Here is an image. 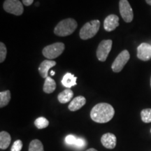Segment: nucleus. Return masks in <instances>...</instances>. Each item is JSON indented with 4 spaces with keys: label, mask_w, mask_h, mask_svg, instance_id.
<instances>
[{
    "label": "nucleus",
    "mask_w": 151,
    "mask_h": 151,
    "mask_svg": "<svg viewBox=\"0 0 151 151\" xmlns=\"http://www.w3.org/2000/svg\"><path fill=\"white\" fill-rule=\"evenodd\" d=\"M130 58V54L127 50H124L117 56L113 61L111 69L113 72L119 73L123 69L124 65L127 63Z\"/></svg>",
    "instance_id": "nucleus-6"
},
{
    "label": "nucleus",
    "mask_w": 151,
    "mask_h": 151,
    "mask_svg": "<svg viewBox=\"0 0 151 151\" xmlns=\"http://www.w3.org/2000/svg\"><path fill=\"white\" fill-rule=\"evenodd\" d=\"M29 151H44L42 143L39 139H34L29 143Z\"/></svg>",
    "instance_id": "nucleus-19"
},
{
    "label": "nucleus",
    "mask_w": 151,
    "mask_h": 151,
    "mask_svg": "<svg viewBox=\"0 0 151 151\" xmlns=\"http://www.w3.org/2000/svg\"><path fill=\"white\" fill-rule=\"evenodd\" d=\"M119 9H120V15L124 22H131L133 20V10L127 0H120Z\"/></svg>",
    "instance_id": "nucleus-8"
},
{
    "label": "nucleus",
    "mask_w": 151,
    "mask_h": 151,
    "mask_svg": "<svg viewBox=\"0 0 151 151\" xmlns=\"http://www.w3.org/2000/svg\"><path fill=\"white\" fill-rule=\"evenodd\" d=\"M86 151H98V150H96V149H94V148H89V149H88V150H86Z\"/></svg>",
    "instance_id": "nucleus-26"
},
{
    "label": "nucleus",
    "mask_w": 151,
    "mask_h": 151,
    "mask_svg": "<svg viewBox=\"0 0 151 151\" xmlns=\"http://www.w3.org/2000/svg\"><path fill=\"white\" fill-rule=\"evenodd\" d=\"M11 141V137L8 132L2 131L0 133V148L6 150L8 148Z\"/></svg>",
    "instance_id": "nucleus-16"
},
{
    "label": "nucleus",
    "mask_w": 151,
    "mask_h": 151,
    "mask_svg": "<svg viewBox=\"0 0 151 151\" xmlns=\"http://www.w3.org/2000/svg\"><path fill=\"white\" fill-rule=\"evenodd\" d=\"M73 92L71 89L67 88L64 91L58 94V99L59 101V102L61 104H66L69 101H70V100L73 98Z\"/></svg>",
    "instance_id": "nucleus-15"
},
{
    "label": "nucleus",
    "mask_w": 151,
    "mask_h": 151,
    "mask_svg": "<svg viewBox=\"0 0 151 151\" xmlns=\"http://www.w3.org/2000/svg\"><path fill=\"white\" fill-rule=\"evenodd\" d=\"M22 146L23 144H22V141L16 140L11 147V151H20L22 148Z\"/></svg>",
    "instance_id": "nucleus-24"
},
{
    "label": "nucleus",
    "mask_w": 151,
    "mask_h": 151,
    "mask_svg": "<svg viewBox=\"0 0 151 151\" xmlns=\"http://www.w3.org/2000/svg\"><path fill=\"white\" fill-rule=\"evenodd\" d=\"M65 46L63 43L57 42L53 44L48 45L43 49V55L48 60H53L61 55L64 52Z\"/></svg>",
    "instance_id": "nucleus-4"
},
{
    "label": "nucleus",
    "mask_w": 151,
    "mask_h": 151,
    "mask_svg": "<svg viewBox=\"0 0 151 151\" xmlns=\"http://www.w3.org/2000/svg\"><path fill=\"white\" fill-rule=\"evenodd\" d=\"M150 132H151V129H150Z\"/></svg>",
    "instance_id": "nucleus-30"
},
{
    "label": "nucleus",
    "mask_w": 151,
    "mask_h": 151,
    "mask_svg": "<svg viewBox=\"0 0 151 151\" xmlns=\"http://www.w3.org/2000/svg\"><path fill=\"white\" fill-rule=\"evenodd\" d=\"M3 7L5 11L15 16H21L24 12L23 4L19 0H5Z\"/></svg>",
    "instance_id": "nucleus-5"
},
{
    "label": "nucleus",
    "mask_w": 151,
    "mask_h": 151,
    "mask_svg": "<svg viewBox=\"0 0 151 151\" xmlns=\"http://www.w3.org/2000/svg\"><path fill=\"white\" fill-rule=\"evenodd\" d=\"M150 87H151V78H150Z\"/></svg>",
    "instance_id": "nucleus-29"
},
{
    "label": "nucleus",
    "mask_w": 151,
    "mask_h": 151,
    "mask_svg": "<svg viewBox=\"0 0 151 151\" xmlns=\"http://www.w3.org/2000/svg\"><path fill=\"white\" fill-rule=\"evenodd\" d=\"M78 138L79 137H76V136L75 135H67V137H65V143H67V145H69V146H72L76 147L77 143H78Z\"/></svg>",
    "instance_id": "nucleus-22"
},
{
    "label": "nucleus",
    "mask_w": 151,
    "mask_h": 151,
    "mask_svg": "<svg viewBox=\"0 0 151 151\" xmlns=\"http://www.w3.org/2000/svg\"><path fill=\"white\" fill-rule=\"evenodd\" d=\"M35 124L38 129H44L49 125V121L44 117H39L35 120Z\"/></svg>",
    "instance_id": "nucleus-20"
},
{
    "label": "nucleus",
    "mask_w": 151,
    "mask_h": 151,
    "mask_svg": "<svg viewBox=\"0 0 151 151\" xmlns=\"http://www.w3.org/2000/svg\"><path fill=\"white\" fill-rule=\"evenodd\" d=\"M100 27L99 20H93L87 22L83 26L80 30L79 35L83 40H88L97 35Z\"/></svg>",
    "instance_id": "nucleus-3"
},
{
    "label": "nucleus",
    "mask_w": 151,
    "mask_h": 151,
    "mask_svg": "<svg viewBox=\"0 0 151 151\" xmlns=\"http://www.w3.org/2000/svg\"><path fill=\"white\" fill-rule=\"evenodd\" d=\"M51 75H55L54 71H51Z\"/></svg>",
    "instance_id": "nucleus-28"
},
{
    "label": "nucleus",
    "mask_w": 151,
    "mask_h": 151,
    "mask_svg": "<svg viewBox=\"0 0 151 151\" xmlns=\"http://www.w3.org/2000/svg\"><path fill=\"white\" fill-rule=\"evenodd\" d=\"M137 58L142 61H148L151 59V45L142 43L137 48Z\"/></svg>",
    "instance_id": "nucleus-9"
},
{
    "label": "nucleus",
    "mask_w": 151,
    "mask_h": 151,
    "mask_svg": "<svg viewBox=\"0 0 151 151\" xmlns=\"http://www.w3.org/2000/svg\"><path fill=\"white\" fill-rule=\"evenodd\" d=\"M7 55V49L6 47L5 44L2 42L0 43V62L2 63L3 62H4L6 58Z\"/></svg>",
    "instance_id": "nucleus-23"
},
{
    "label": "nucleus",
    "mask_w": 151,
    "mask_h": 151,
    "mask_svg": "<svg viewBox=\"0 0 151 151\" xmlns=\"http://www.w3.org/2000/svg\"><path fill=\"white\" fill-rule=\"evenodd\" d=\"M56 89V83L51 77L48 76L45 80L43 90L47 94L52 93Z\"/></svg>",
    "instance_id": "nucleus-17"
},
{
    "label": "nucleus",
    "mask_w": 151,
    "mask_h": 151,
    "mask_svg": "<svg viewBox=\"0 0 151 151\" xmlns=\"http://www.w3.org/2000/svg\"><path fill=\"white\" fill-rule=\"evenodd\" d=\"M56 65V62L53 60H46L40 64L39 67V72L41 76L43 78H46L48 77V71L52 67Z\"/></svg>",
    "instance_id": "nucleus-11"
},
{
    "label": "nucleus",
    "mask_w": 151,
    "mask_h": 151,
    "mask_svg": "<svg viewBox=\"0 0 151 151\" xmlns=\"http://www.w3.org/2000/svg\"><path fill=\"white\" fill-rule=\"evenodd\" d=\"M141 120L145 123L151 122V109H143L141 112Z\"/></svg>",
    "instance_id": "nucleus-21"
},
{
    "label": "nucleus",
    "mask_w": 151,
    "mask_h": 151,
    "mask_svg": "<svg viewBox=\"0 0 151 151\" xmlns=\"http://www.w3.org/2000/svg\"><path fill=\"white\" fill-rule=\"evenodd\" d=\"M77 77L75 76L72 73L67 72L66 74L64 76L62 80V84L63 85L65 88L70 89L73 86H76L77 83Z\"/></svg>",
    "instance_id": "nucleus-14"
},
{
    "label": "nucleus",
    "mask_w": 151,
    "mask_h": 151,
    "mask_svg": "<svg viewBox=\"0 0 151 151\" xmlns=\"http://www.w3.org/2000/svg\"><path fill=\"white\" fill-rule=\"evenodd\" d=\"M101 142L105 148L113 149L116 146V137L112 133L104 134L101 138Z\"/></svg>",
    "instance_id": "nucleus-12"
},
{
    "label": "nucleus",
    "mask_w": 151,
    "mask_h": 151,
    "mask_svg": "<svg viewBox=\"0 0 151 151\" xmlns=\"http://www.w3.org/2000/svg\"><path fill=\"white\" fill-rule=\"evenodd\" d=\"M119 26V17L116 15H109L105 18L104 28L106 32H112Z\"/></svg>",
    "instance_id": "nucleus-10"
},
{
    "label": "nucleus",
    "mask_w": 151,
    "mask_h": 151,
    "mask_svg": "<svg viewBox=\"0 0 151 151\" xmlns=\"http://www.w3.org/2000/svg\"><path fill=\"white\" fill-rule=\"evenodd\" d=\"M11 100V92L6 90L0 92V107L3 108L9 103Z\"/></svg>",
    "instance_id": "nucleus-18"
},
{
    "label": "nucleus",
    "mask_w": 151,
    "mask_h": 151,
    "mask_svg": "<svg viewBox=\"0 0 151 151\" xmlns=\"http://www.w3.org/2000/svg\"><path fill=\"white\" fill-rule=\"evenodd\" d=\"M114 115V109L107 103L97 104L90 111V118L97 123H106L113 118Z\"/></svg>",
    "instance_id": "nucleus-1"
},
{
    "label": "nucleus",
    "mask_w": 151,
    "mask_h": 151,
    "mask_svg": "<svg viewBox=\"0 0 151 151\" xmlns=\"http://www.w3.org/2000/svg\"><path fill=\"white\" fill-rule=\"evenodd\" d=\"M113 41L111 39L109 40H103L99 43V46L97 47V59L101 62H105L106 60L109 52H111V48H112Z\"/></svg>",
    "instance_id": "nucleus-7"
},
{
    "label": "nucleus",
    "mask_w": 151,
    "mask_h": 151,
    "mask_svg": "<svg viewBox=\"0 0 151 151\" xmlns=\"http://www.w3.org/2000/svg\"><path fill=\"white\" fill-rule=\"evenodd\" d=\"M78 24L74 19L67 18L62 20L54 29L55 35L59 37H67L75 32Z\"/></svg>",
    "instance_id": "nucleus-2"
},
{
    "label": "nucleus",
    "mask_w": 151,
    "mask_h": 151,
    "mask_svg": "<svg viewBox=\"0 0 151 151\" xmlns=\"http://www.w3.org/2000/svg\"><path fill=\"white\" fill-rule=\"evenodd\" d=\"M146 3L148 4L149 5H151V0H146Z\"/></svg>",
    "instance_id": "nucleus-27"
},
{
    "label": "nucleus",
    "mask_w": 151,
    "mask_h": 151,
    "mask_svg": "<svg viewBox=\"0 0 151 151\" xmlns=\"http://www.w3.org/2000/svg\"><path fill=\"white\" fill-rule=\"evenodd\" d=\"M33 1L34 0H22V4L27 6H29L32 4Z\"/></svg>",
    "instance_id": "nucleus-25"
},
{
    "label": "nucleus",
    "mask_w": 151,
    "mask_h": 151,
    "mask_svg": "<svg viewBox=\"0 0 151 151\" xmlns=\"http://www.w3.org/2000/svg\"><path fill=\"white\" fill-rule=\"evenodd\" d=\"M86 99L83 96H78L71 100L68 108L71 111H76L82 108L86 104Z\"/></svg>",
    "instance_id": "nucleus-13"
}]
</instances>
